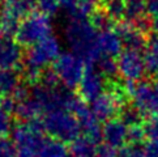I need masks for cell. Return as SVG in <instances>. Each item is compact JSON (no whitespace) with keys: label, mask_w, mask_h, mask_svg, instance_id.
Wrapping results in <instances>:
<instances>
[{"label":"cell","mask_w":158,"mask_h":157,"mask_svg":"<svg viewBox=\"0 0 158 157\" xmlns=\"http://www.w3.org/2000/svg\"><path fill=\"white\" fill-rule=\"evenodd\" d=\"M64 38L72 54L77 55L86 63L92 66L101 58L98 47V32L89 20L72 19L65 25Z\"/></svg>","instance_id":"1"},{"label":"cell","mask_w":158,"mask_h":157,"mask_svg":"<svg viewBox=\"0 0 158 157\" xmlns=\"http://www.w3.org/2000/svg\"><path fill=\"white\" fill-rule=\"evenodd\" d=\"M43 130L52 139L61 143H71L80 136L81 128L77 118L67 110H54L42 118Z\"/></svg>","instance_id":"2"},{"label":"cell","mask_w":158,"mask_h":157,"mask_svg":"<svg viewBox=\"0 0 158 157\" xmlns=\"http://www.w3.org/2000/svg\"><path fill=\"white\" fill-rule=\"evenodd\" d=\"M52 24L47 16L39 12H34L27 15L26 17L20 22L16 41L21 46L31 47L33 45L42 41L43 38L51 36Z\"/></svg>","instance_id":"3"},{"label":"cell","mask_w":158,"mask_h":157,"mask_svg":"<svg viewBox=\"0 0 158 157\" xmlns=\"http://www.w3.org/2000/svg\"><path fill=\"white\" fill-rule=\"evenodd\" d=\"M86 63L72 53H63L54 63V71L64 88L73 91L86 71Z\"/></svg>","instance_id":"4"},{"label":"cell","mask_w":158,"mask_h":157,"mask_svg":"<svg viewBox=\"0 0 158 157\" xmlns=\"http://www.w3.org/2000/svg\"><path fill=\"white\" fill-rule=\"evenodd\" d=\"M60 51L61 49L58 37L51 34L27 49L24 63L43 71L47 68L48 64L55 63L56 59L61 55Z\"/></svg>","instance_id":"5"},{"label":"cell","mask_w":158,"mask_h":157,"mask_svg":"<svg viewBox=\"0 0 158 157\" xmlns=\"http://www.w3.org/2000/svg\"><path fill=\"white\" fill-rule=\"evenodd\" d=\"M129 97L132 105L141 113L149 117H158V84L139 81L133 85Z\"/></svg>","instance_id":"6"},{"label":"cell","mask_w":158,"mask_h":157,"mask_svg":"<svg viewBox=\"0 0 158 157\" xmlns=\"http://www.w3.org/2000/svg\"><path fill=\"white\" fill-rule=\"evenodd\" d=\"M118 64V75L127 83L141 81L144 77L146 68L144 63L143 54L139 51H132V50H123L120 55L116 59Z\"/></svg>","instance_id":"7"},{"label":"cell","mask_w":158,"mask_h":157,"mask_svg":"<svg viewBox=\"0 0 158 157\" xmlns=\"http://www.w3.org/2000/svg\"><path fill=\"white\" fill-rule=\"evenodd\" d=\"M78 96L85 102H93L106 91V78L99 74L97 68L89 66L78 84Z\"/></svg>","instance_id":"8"},{"label":"cell","mask_w":158,"mask_h":157,"mask_svg":"<svg viewBox=\"0 0 158 157\" xmlns=\"http://www.w3.org/2000/svg\"><path fill=\"white\" fill-rule=\"evenodd\" d=\"M115 32L119 34L123 46L127 50L141 53L143 50H145L146 45H148V37H146V34L141 30H139L131 22H127L124 20L120 21L116 25Z\"/></svg>","instance_id":"9"},{"label":"cell","mask_w":158,"mask_h":157,"mask_svg":"<svg viewBox=\"0 0 158 157\" xmlns=\"http://www.w3.org/2000/svg\"><path fill=\"white\" fill-rule=\"evenodd\" d=\"M24 53L22 46L12 38L3 39L0 45V70H17L21 68Z\"/></svg>","instance_id":"10"},{"label":"cell","mask_w":158,"mask_h":157,"mask_svg":"<svg viewBox=\"0 0 158 157\" xmlns=\"http://www.w3.org/2000/svg\"><path fill=\"white\" fill-rule=\"evenodd\" d=\"M127 136H128V127L119 118L107 121L102 127V138L105 143L115 149L124 147V144L128 142Z\"/></svg>","instance_id":"11"},{"label":"cell","mask_w":158,"mask_h":157,"mask_svg":"<svg viewBox=\"0 0 158 157\" xmlns=\"http://www.w3.org/2000/svg\"><path fill=\"white\" fill-rule=\"evenodd\" d=\"M98 47L101 55L105 57H119L120 53L123 51V43L119 34L115 32V29L106 30L98 33Z\"/></svg>","instance_id":"12"},{"label":"cell","mask_w":158,"mask_h":157,"mask_svg":"<svg viewBox=\"0 0 158 157\" xmlns=\"http://www.w3.org/2000/svg\"><path fill=\"white\" fill-rule=\"evenodd\" d=\"M15 114L22 122L35 121V119H39L41 115H44L41 105L31 97V94H30L29 98L24 101V102L17 104V108H16Z\"/></svg>","instance_id":"13"},{"label":"cell","mask_w":158,"mask_h":157,"mask_svg":"<svg viewBox=\"0 0 158 157\" xmlns=\"http://www.w3.org/2000/svg\"><path fill=\"white\" fill-rule=\"evenodd\" d=\"M97 144L93 143L86 136H78L69 143V156L71 157H94Z\"/></svg>","instance_id":"14"},{"label":"cell","mask_w":158,"mask_h":157,"mask_svg":"<svg viewBox=\"0 0 158 157\" xmlns=\"http://www.w3.org/2000/svg\"><path fill=\"white\" fill-rule=\"evenodd\" d=\"M21 84V75L16 70H0V94L12 96Z\"/></svg>","instance_id":"15"},{"label":"cell","mask_w":158,"mask_h":157,"mask_svg":"<svg viewBox=\"0 0 158 157\" xmlns=\"http://www.w3.org/2000/svg\"><path fill=\"white\" fill-rule=\"evenodd\" d=\"M37 157H71L68 147L55 139H46Z\"/></svg>","instance_id":"16"},{"label":"cell","mask_w":158,"mask_h":157,"mask_svg":"<svg viewBox=\"0 0 158 157\" xmlns=\"http://www.w3.org/2000/svg\"><path fill=\"white\" fill-rule=\"evenodd\" d=\"M144 63L146 72L156 74L158 71V37H152L148 39V45L144 50Z\"/></svg>","instance_id":"17"},{"label":"cell","mask_w":158,"mask_h":157,"mask_svg":"<svg viewBox=\"0 0 158 157\" xmlns=\"http://www.w3.org/2000/svg\"><path fill=\"white\" fill-rule=\"evenodd\" d=\"M124 3H126L124 21L136 24L141 19L146 17L145 0H124Z\"/></svg>","instance_id":"18"},{"label":"cell","mask_w":158,"mask_h":157,"mask_svg":"<svg viewBox=\"0 0 158 157\" xmlns=\"http://www.w3.org/2000/svg\"><path fill=\"white\" fill-rule=\"evenodd\" d=\"M101 2L102 0H78L75 11L71 15L72 19L89 20L101 8Z\"/></svg>","instance_id":"19"},{"label":"cell","mask_w":158,"mask_h":157,"mask_svg":"<svg viewBox=\"0 0 158 157\" xmlns=\"http://www.w3.org/2000/svg\"><path fill=\"white\" fill-rule=\"evenodd\" d=\"M119 119L127 127L140 126L144 122V114L139 109H136L133 105H124L119 111Z\"/></svg>","instance_id":"20"},{"label":"cell","mask_w":158,"mask_h":157,"mask_svg":"<svg viewBox=\"0 0 158 157\" xmlns=\"http://www.w3.org/2000/svg\"><path fill=\"white\" fill-rule=\"evenodd\" d=\"M102 11L109 15L112 21H123L126 12V3L124 0H102L101 2Z\"/></svg>","instance_id":"21"},{"label":"cell","mask_w":158,"mask_h":157,"mask_svg":"<svg viewBox=\"0 0 158 157\" xmlns=\"http://www.w3.org/2000/svg\"><path fill=\"white\" fill-rule=\"evenodd\" d=\"M97 70L99 71V74L102 75L105 78L112 80L118 75V64L116 59L111 57H105L101 55V58L97 60Z\"/></svg>","instance_id":"22"},{"label":"cell","mask_w":158,"mask_h":157,"mask_svg":"<svg viewBox=\"0 0 158 157\" xmlns=\"http://www.w3.org/2000/svg\"><path fill=\"white\" fill-rule=\"evenodd\" d=\"M89 21L92 22V25L95 28V30H97L98 33L114 29V28H112L114 26V21H112L109 17V15L102 9H98L97 12L89 19Z\"/></svg>","instance_id":"23"},{"label":"cell","mask_w":158,"mask_h":157,"mask_svg":"<svg viewBox=\"0 0 158 157\" xmlns=\"http://www.w3.org/2000/svg\"><path fill=\"white\" fill-rule=\"evenodd\" d=\"M35 7L39 13L47 16V17L55 16L60 9L58 0H37Z\"/></svg>","instance_id":"24"},{"label":"cell","mask_w":158,"mask_h":157,"mask_svg":"<svg viewBox=\"0 0 158 157\" xmlns=\"http://www.w3.org/2000/svg\"><path fill=\"white\" fill-rule=\"evenodd\" d=\"M59 78L58 76H56L54 68H46L43 70L42 72V76H41V81H39V84L46 88H50V89H55L60 87L59 85Z\"/></svg>","instance_id":"25"},{"label":"cell","mask_w":158,"mask_h":157,"mask_svg":"<svg viewBox=\"0 0 158 157\" xmlns=\"http://www.w3.org/2000/svg\"><path fill=\"white\" fill-rule=\"evenodd\" d=\"M118 157H145L144 147H141L140 144L124 145L118 152Z\"/></svg>","instance_id":"26"},{"label":"cell","mask_w":158,"mask_h":157,"mask_svg":"<svg viewBox=\"0 0 158 157\" xmlns=\"http://www.w3.org/2000/svg\"><path fill=\"white\" fill-rule=\"evenodd\" d=\"M145 136L150 139H158V117H149L144 123Z\"/></svg>","instance_id":"27"},{"label":"cell","mask_w":158,"mask_h":157,"mask_svg":"<svg viewBox=\"0 0 158 157\" xmlns=\"http://www.w3.org/2000/svg\"><path fill=\"white\" fill-rule=\"evenodd\" d=\"M145 131H144V126H132L128 127V136L127 140L131 144H140L143 140L145 139Z\"/></svg>","instance_id":"28"},{"label":"cell","mask_w":158,"mask_h":157,"mask_svg":"<svg viewBox=\"0 0 158 157\" xmlns=\"http://www.w3.org/2000/svg\"><path fill=\"white\" fill-rule=\"evenodd\" d=\"M0 157H17L15 144L8 138H0Z\"/></svg>","instance_id":"29"},{"label":"cell","mask_w":158,"mask_h":157,"mask_svg":"<svg viewBox=\"0 0 158 157\" xmlns=\"http://www.w3.org/2000/svg\"><path fill=\"white\" fill-rule=\"evenodd\" d=\"M10 115L0 109V138H5V135L12 131V125H10Z\"/></svg>","instance_id":"30"},{"label":"cell","mask_w":158,"mask_h":157,"mask_svg":"<svg viewBox=\"0 0 158 157\" xmlns=\"http://www.w3.org/2000/svg\"><path fill=\"white\" fill-rule=\"evenodd\" d=\"M16 108H17V102L15 101L12 96H2L0 97V109L5 111L7 114H15Z\"/></svg>","instance_id":"31"},{"label":"cell","mask_w":158,"mask_h":157,"mask_svg":"<svg viewBox=\"0 0 158 157\" xmlns=\"http://www.w3.org/2000/svg\"><path fill=\"white\" fill-rule=\"evenodd\" d=\"M94 157H118V151L115 148L110 147L109 144H98L95 149Z\"/></svg>","instance_id":"32"},{"label":"cell","mask_w":158,"mask_h":157,"mask_svg":"<svg viewBox=\"0 0 158 157\" xmlns=\"http://www.w3.org/2000/svg\"><path fill=\"white\" fill-rule=\"evenodd\" d=\"M145 157H158V139H150L144 145Z\"/></svg>","instance_id":"33"},{"label":"cell","mask_w":158,"mask_h":157,"mask_svg":"<svg viewBox=\"0 0 158 157\" xmlns=\"http://www.w3.org/2000/svg\"><path fill=\"white\" fill-rule=\"evenodd\" d=\"M146 15L157 17L158 16V0H145Z\"/></svg>","instance_id":"34"},{"label":"cell","mask_w":158,"mask_h":157,"mask_svg":"<svg viewBox=\"0 0 158 157\" xmlns=\"http://www.w3.org/2000/svg\"><path fill=\"white\" fill-rule=\"evenodd\" d=\"M77 2L78 0H58L59 7L61 9H64L65 12H68L69 15L73 13V11H75L76 5H77Z\"/></svg>","instance_id":"35"},{"label":"cell","mask_w":158,"mask_h":157,"mask_svg":"<svg viewBox=\"0 0 158 157\" xmlns=\"http://www.w3.org/2000/svg\"><path fill=\"white\" fill-rule=\"evenodd\" d=\"M150 29L156 33V36L158 37V16L153 17V20H150Z\"/></svg>","instance_id":"36"},{"label":"cell","mask_w":158,"mask_h":157,"mask_svg":"<svg viewBox=\"0 0 158 157\" xmlns=\"http://www.w3.org/2000/svg\"><path fill=\"white\" fill-rule=\"evenodd\" d=\"M3 39H4V34H3V32H2V29H0V45H2V42H3Z\"/></svg>","instance_id":"37"},{"label":"cell","mask_w":158,"mask_h":157,"mask_svg":"<svg viewBox=\"0 0 158 157\" xmlns=\"http://www.w3.org/2000/svg\"><path fill=\"white\" fill-rule=\"evenodd\" d=\"M154 78H156V84H158V71L154 74Z\"/></svg>","instance_id":"38"},{"label":"cell","mask_w":158,"mask_h":157,"mask_svg":"<svg viewBox=\"0 0 158 157\" xmlns=\"http://www.w3.org/2000/svg\"><path fill=\"white\" fill-rule=\"evenodd\" d=\"M4 2L7 3V4H9V3H13V2H16V0H4Z\"/></svg>","instance_id":"39"},{"label":"cell","mask_w":158,"mask_h":157,"mask_svg":"<svg viewBox=\"0 0 158 157\" xmlns=\"http://www.w3.org/2000/svg\"><path fill=\"white\" fill-rule=\"evenodd\" d=\"M3 3H4V0H0V9L3 8Z\"/></svg>","instance_id":"40"}]
</instances>
